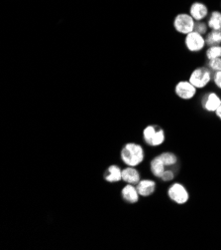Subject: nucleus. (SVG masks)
I'll return each mask as SVG.
<instances>
[{
    "instance_id": "8",
    "label": "nucleus",
    "mask_w": 221,
    "mask_h": 250,
    "mask_svg": "<svg viewBox=\"0 0 221 250\" xmlns=\"http://www.w3.org/2000/svg\"><path fill=\"white\" fill-rule=\"evenodd\" d=\"M137 191L142 197H149L157 190V183L155 180L150 179H141L137 184Z\"/></svg>"
},
{
    "instance_id": "21",
    "label": "nucleus",
    "mask_w": 221,
    "mask_h": 250,
    "mask_svg": "<svg viewBox=\"0 0 221 250\" xmlns=\"http://www.w3.org/2000/svg\"><path fill=\"white\" fill-rule=\"evenodd\" d=\"M207 28H208V25L205 24V22H203V21H195L194 31L201 33L203 35H205V34H207Z\"/></svg>"
},
{
    "instance_id": "18",
    "label": "nucleus",
    "mask_w": 221,
    "mask_h": 250,
    "mask_svg": "<svg viewBox=\"0 0 221 250\" xmlns=\"http://www.w3.org/2000/svg\"><path fill=\"white\" fill-rule=\"evenodd\" d=\"M166 141V133L165 131L159 127L158 131L156 132V134H155L152 142H151V144L150 147H160V145H162Z\"/></svg>"
},
{
    "instance_id": "4",
    "label": "nucleus",
    "mask_w": 221,
    "mask_h": 250,
    "mask_svg": "<svg viewBox=\"0 0 221 250\" xmlns=\"http://www.w3.org/2000/svg\"><path fill=\"white\" fill-rule=\"evenodd\" d=\"M195 20L189 13H180L174 19V28L176 32L187 35L194 31Z\"/></svg>"
},
{
    "instance_id": "24",
    "label": "nucleus",
    "mask_w": 221,
    "mask_h": 250,
    "mask_svg": "<svg viewBox=\"0 0 221 250\" xmlns=\"http://www.w3.org/2000/svg\"><path fill=\"white\" fill-rule=\"evenodd\" d=\"M215 115H216V117L221 121V105H220V106H219V108L216 110Z\"/></svg>"
},
{
    "instance_id": "14",
    "label": "nucleus",
    "mask_w": 221,
    "mask_h": 250,
    "mask_svg": "<svg viewBox=\"0 0 221 250\" xmlns=\"http://www.w3.org/2000/svg\"><path fill=\"white\" fill-rule=\"evenodd\" d=\"M207 25L211 30H221V12L220 11L215 10L210 13Z\"/></svg>"
},
{
    "instance_id": "1",
    "label": "nucleus",
    "mask_w": 221,
    "mask_h": 250,
    "mask_svg": "<svg viewBox=\"0 0 221 250\" xmlns=\"http://www.w3.org/2000/svg\"><path fill=\"white\" fill-rule=\"evenodd\" d=\"M120 158L127 166L137 168L145 160V151L142 144L134 142L127 143L123 145L120 152Z\"/></svg>"
},
{
    "instance_id": "17",
    "label": "nucleus",
    "mask_w": 221,
    "mask_h": 250,
    "mask_svg": "<svg viewBox=\"0 0 221 250\" xmlns=\"http://www.w3.org/2000/svg\"><path fill=\"white\" fill-rule=\"evenodd\" d=\"M159 129V126H156V125H149V126H147L144 131H143V141L145 142L146 144L150 145L151 144V142L155 136V134H156V132L158 131Z\"/></svg>"
},
{
    "instance_id": "12",
    "label": "nucleus",
    "mask_w": 221,
    "mask_h": 250,
    "mask_svg": "<svg viewBox=\"0 0 221 250\" xmlns=\"http://www.w3.org/2000/svg\"><path fill=\"white\" fill-rule=\"evenodd\" d=\"M103 178L109 183L119 182L122 180V170L117 164L109 165L103 175Z\"/></svg>"
},
{
    "instance_id": "16",
    "label": "nucleus",
    "mask_w": 221,
    "mask_h": 250,
    "mask_svg": "<svg viewBox=\"0 0 221 250\" xmlns=\"http://www.w3.org/2000/svg\"><path fill=\"white\" fill-rule=\"evenodd\" d=\"M206 45L214 46L221 44V30H211L205 37Z\"/></svg>"
},
{
    "instance_id": "5",
    "label": "nucleus",
    "mask_w": 221,
    "mask_h": 250,
    "mask_svg": "<svg viewBox=\"0 0 221 250\" xmlns=\"http://www.w3.org/2000/svg\"><path fill=\"white\" fill-rule=\"evenodd\" d=\"M185 45L189 52H201L206 45L205 35L196 31H192L187 34L185 37Z\"/></svg>"
},
{
    "instance_id": "11",
    "label": "nucleus",
    "mask_w": 221,
    "mask_h": 250,
    "mask_svg": "<svg viewBox=\"0 0 221 250\" xmlns=\"http://www.w3.org/2000/svg\"><path fill=\"white\" fill-rule=\"evenodd\" d=\"M122 180L126 183L136 185L141 180V174L134 166H126L122 170Z\"/></svg>"
},
{
    "instance_id": "10",
    "label": "nucleus",
    "mask_w": 221,
    "mask_h": 250,
    "mask_svg": "<svg viewBox=\"0 0 221 250\" xmlns=\"http://www.w3.org/2000/svg\"><path fill=\"white\" fill-rule=\"evenodd\" d=\"M189 14L195 21H203L208 15V8L203 2H194L189 8Z\"/></svg>"
},
{
    "instance_id": "15",
    "label": "nucleus",
    "mask_w": 221,
    "mask_h": 250,
    "mask_svg": "<svg viewBox=\"0 0 221 250\" xmlns=\"http://www.w3.org/2000/svg\"><path fill=\"white\" fill-rule=\"evenodd\" d=\"M159 157L161 158L167 168H173V166H174L179 161L178 157H176V155L173 152H164L160 154Z\"/></svg>"
},
{
    "instance_id": "9",
    "label": "nucleus",
    "mask_w": 221,
    "mask_h": 250,
    "mask_svg": "<svg viewBox=\"0 0 221 250\" xmlns=\"http://www.w3.org/2000/svg\"><path fill=\"white\" fill-rule=\"evenodd\" d=\"M121 196L125 202L130 203V204H134L139 201L140 195L137 191L136 185L127 183L125 186L122 187Z\"/></svg>"
},
{
    "instance_id": "19",
    "label": "nucleus",
    "mask_w": 221,
    "mask_h": 250,
    "mask_svg": "<svg viewBox=\"0 0 221 250\" xmlns=\"http://www.w3.org/2000/svg\"><path fill=\"white\" fill-rule=\"evenodd\" d=\"M206 57L208 60L215 59V58H221V45H214L209 46L206 50Z\"/></svg>"
},
{
    "instance_id": "2",
    "label": "nucleus",
    "mask_w": 221,
    "mask_h": 250,
    "mask_svg": "<svg viewBox=\"0 0 221 250\" xmlns=\"http://www.w3.org/2000/svg\"><path fill=\"white\" fill-rule=\"evenodd\" d=\"M212 76L213 75L209 68L198 67L191 72L189 81L196 89H204L211 82Z\"/></svg>"
},
{
    "instance_id": "6",
    "label": "nucleus",
    "mask_w": 221,
    "mask_h": 250,
    "mask_svg": "<svg viewBox=\"0 0 221 250\" xmlns=\"http://www.w3.org/2000/svg\"><path fill=\"white\" fill-rule=\"evenodd\" d=\"M197 89L189 81H180L174 87V93L180 99L189 101L196 95Z\"/></svg>"
},
{
    "instance_id": "7",
    "label": "nucleus",
    "mask_w": 221,
    "mask_h": 250,
    "mask_svg": "<svg viewBox=\"0 0 221 250\" xmlns=\"http://www.w3.org/2000/svg\"><path fill=\"white\" fill-rule=\"evenodd\" d=\"M221 105V98L214 92L206 93L202 99V106L208 113H215Z\"/></svg>"
},
{
    "instance_id": "20",
    "label": "nucleus",
    "mask_w": 221,
    "mask_h": 250,
    "mask_svg": "<svg viewBox=\"0 0 221 250\" xmlns=\"http://www.w3.org/2000/svg\"><path fill=\"white\" fill-rule=\"evenodd\" d=\"M207 65H208V68L212 72L221 71V58H215V59L208 60Z\"/></svg>"
},
{
    "instance_id": "3",
    "label": "nucleus",
    "mask_w": 221,
    "mask_h": 250,
    "mask_svg": "<svg viewBox=\"0 0 221 250\" xmlns=\"http://www.w3.org/2000/svg\"><path fill=\"white\" fill-rule=\"evenodd\" d=\"M169 198L175 204L184 205L189 200V193L187 187L181 182H174L168 189Z\"/></svg>"
},
{
    "instance_id": "23",
    "label": "nucleus",
    "mask_w": 221,
    "mask_h": 250,
    "mask_svg": "<svg viewBox=\"0 0 221 250\" xmlns=\"http://www.w3.org/2000/svg\"><path fill=\"white\" fill-rule=\"evenodd\" d=\"M212 79H213V82L215 86L221 90V71H218V72H214L213 76H212Z\"/></svg>"
},
{
    "instance_id": "22",
    "label": "nucleus",
    "mask_w": 221,
    "mask_h": 250,
    "mask_svg": "<svg viewBox=\"0 0 221 250\" xmlns=\"http://www.w3.org/2000/svg\"><path fill=\"white\" fill-rule=\"evenodd\" d=\"M174 173L173 170H166L165 173L163 174V176L161 177V180L164 182H170L174 179Z\"/></svg>"
},
{
    "instance_id": "13",
    "label": "nucleus",
    "mask_w": 221,
    "mask_h": 250,
    "mask_svg": "<svg viewBox=\"0 0 221 250\" xmlns=\"http://www.w3.org/2000/svg\"><path fill=\"white\" fill-rule=\"evenodd\" d=\"M166 170H167V166L165 165V163L163 162V161L161 160L159 155L151 160V161H150V171H151V174L155 178L161 179V177L163 176V174L165 173Z\"/></svg>"
}]
</instances>
